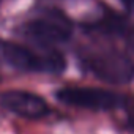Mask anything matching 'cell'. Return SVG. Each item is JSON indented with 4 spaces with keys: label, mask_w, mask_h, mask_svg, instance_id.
<instances>
[{
    "label": "cell",
    "mask_w": 134,
    "mask_h": 134,
    "mask_svg": "<svg viewBox=\"0 0 134 134\" xmlns=\"http://www.w3.org/2000/svg\"><path fill=\"white\" fill-rule=\"evenodd\" d=\"M0 58L5 60L10 66L21 71L32 73H51L57 74L66 68L65 57L58 52L36 54L32 49L0 40Z\"/></svg>",
    "instance_id": "cell-1"
},
{
    "label": "cell",
    "mask_w": 134,
    "mask_h": 134,
    "mask_svg": "<svg viewBox=\"0 0 134 134\" xmlns=\"http://www.w3.org/2000/svg\"><path fill=\"white\" fill-rule=\"evenodd\" d=\"M84 63L96 77L110 84H126L134 77V62L117 51L92 54Z\"/></svg>",
    "instance_id": "cell-2"
},
{
    "label": "cell",
    "mask_w": 134,
    "mask_h": 134,
    "mask_svg": "<svg viewBox=\"0 0 134 134\" xmlns=\"http://www.w3.org/2000/svg\"><path fill=\"white\" fill-rule=\"evenodd\" d=\"M55 96L63 104L90 110H109L117 107L121 101L117 93L93 87H66L60 88Z\"/></svg>",
    "instance_id": "cell-3"
},
{
    "label": "cell",
    "mask_w": 134,
    "mask_h": 134,
    "mask_svg": "<svg viewBox=\"0 0 134 134\" xmlns=\"http://www.w3.org/2000/svg\"><path fill=\"white\" fill-rule=\"evenodd\" d=\"M0 104L7 110L24 118H41L49 114L47 103L25 90H7L0 95Z\"/></svg>",
    "instance_id": "cell-4"
},
{
    "label": "cell",
    "mask_w": 134,
    "mask_h": 134,
    "mask_svg": "<svg viewBox=\"0 0 134 134\" xmlns=\"http://www.w3.org/2000/svg\"><path fill=\"white\" fill-rule=\"evenodd\" d=\"M25 33L33 41L44 44V46H54L68 41L71 36V27L63 21H54V19H35L25 24Z\"/></svg>",
    "instance_id": "cell-5"
},
{
    "label": "cell",
    "mask_w": 134,
    "mask_h": 134,
    "mask_svg": "<svg viewBox=\"0 0 134 134\" xmlns=\"http://www.w3.org/2000/svg\"><path fill=\"white\" fill-rule=\"evenodd\" d=\"M93 29L103 32V33H109V35H115V33H121L125 30V19L114 14V16H107L106 19L96 22L93 25Z\"/></svg>",
    "instance_id": "cell-6"
},
{
    "label": "cell",
    "mask_w": 134,
    "mask_h": 134,
    "mask_svg": "<svg viewBox=\"0 0 134 134\" xmlns=\"http://www.w3.org/2000/svg\"><path fill=\"white\" fill-rule=\"evenodd\" d=\"M128 120H129V125L134 128V104L131 106V109H129V115H128Z\"/></svg>",
    "instance_id": "cell-7"
},
{
    "label": "cell",
    "mask_w": 134,
    "mask_h": 134,
    "mask_svg": "<svg viewBox=\"0 0 134 134\" xmlns=\"http://www.w3.org/2000/svg\"><path fill=\"white\" fill-rule=\"evenodd\" d=\"M123 3H125V7H126V8L134 10V0H123Z\"/></svg>",
    "instance_id": "cell-8"
},
{
    "label": "cell",
    "mask_w": 134,
    "mask_h": 134,
    "mask_svg": "<svg viewBox=\"0 0 134 134\" xmlns=\"http://www.w3.org/2000/svg\"><path fill=\"white\" fill-rule=\"evenodd\" d=\"M128 41H129L131 47H134V29L131 30V33H129V36H128Z\"/></svg>",
    "instance_id": "cell-9"
}]
</instances>
